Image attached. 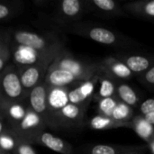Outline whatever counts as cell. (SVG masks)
<instances>
[{"label":"cell","mask_w":154,"mask_h":154,"mask_svg":"<svg viewBox=\"0 0 154 154\" xmlns=\"http://www.w3.org/2000/svg\"><path fill=\"white\" fill-rule=\"evenodd\" d=\"M65 32L89 39L93 42L121 50L136 49L141 46L136 41L110 28L92 22H78L62 29Z\"/></svg>","instance_id":"6da1fadb"},{"label":"cell","mask_w":154,"mask_h":154,"mask_svg":"<svg viewBox=\"0 0 154 154\" xmlns=\"http://www.w3.org/2000/svg\"><path fill=\"white\" fill-rule=\"evenodd\" d=\"M13 43L30 49L42 58L58 55L65 49V42L54 32H36L28 30H13Z\"/></svg>","instance_id":"7a4b0ae2"},{"label":"cell","mask_w":154,"mask_h":154,"mask_svg":"<svg viewBox=\"0 0 154 154\" xmlns=\"http://www.w3.org/2000/svg\"><path fill=\"white\" fill-rule=\"evenodd\" d=\"M50 68L69 70L88 79L104 74L101 61H88L77 58L66 48L56 56Z\"/></svg>","instance_id":"3957f363"},{"label":"cell","mask_w":154,"mask_h":154,"mask_svg":"<svg viewBox=\"0 0 154 154\" xmlns=\"http://www.w3.org/2000/svg\"><path fill=\"white\" fill-rule=\"evenodd\" d=\"M88 13L86 0H61L53 3L50 20L62 30L70 24L80 22V19Z\"/></svg>","instance_id":"277c9868"},{"label":"cell","mask_w":154,"mask_h":154,"mask_svg":"<svg viewBox=\"0 0 154 154\" xmlns=\"http://www.w3.org/2000/svg\"><path fill=\"white\" fill-rule=\"evenodd\" d=\"M29 96L25 93L18 68L14 64H8L0 72V99L7 102H23Z\"/></svg>","instance_id":"5b68a950"},{"label":"cell","mask_w":154,"mask_h":154,"mask_svg":"<svg viewBox=\"0 0 154 154\" xmlns=\"http://www.w3.org/2000/svg\"><path fill=\"white\" fill-rule=\"evenodd\" d=\"M88 107L69 103L53 119L50 128L53 130H77L85 124Z\"/></svg>","instance_id":"8992f818"},{"label":"cell","mask_w":154,"mask_h":154,"mask_svg":"<svg viewBox=\"0 0 154 154\" xmlns=\"http://www.w3.org/2000/svg\"><path fill=\"white\" fill-rule=\"evenodd\" d=\"M56 56H49L40 60L34 64L26 66L20 69H18L23 89L28 96L35 87L44 81L48 70Z\"/></svg>","instance_id":"52a82bcc"},{"label":"cell","mask_w":154,"mask_h":154,"mask_svg":"<svg viewBox=\"0 0 154 154\" xmlns=\"http://www.w3.org/2000/svg\"><path fill=\"white\" fill-rule=\"evenodd\" d=\"M47 127L46 123L31 107L29 108L25 117L13 128V132L21 139L32 144V140Z\"/></svg>","instance_id":"ba28073f"},{"label":"cell","mask_w":154,"mask_h":154,"mask_svg":"<svg viewBox=\"0 0 154 154\" xmlns=\"http://www.w3.org/2000/svg\"><path fill=\"white\" fill-rule=\"evenodd\" d=\"M114 56L125 63L136 78L146 73L154 65V54L151 53L118 51Z\"/></svg>","instance_id":"9c48e42d"},{"label":"cell","mask_w":154,"mask_h":154,"mask_svg":"<svg viewBox=\"0 0 154 154\" xmlns=\"http://www.w3.org/2000/svg\"><path fill=\"white\" fill-rule=\"evenodd\" d=\"M101 76V75H100ZM100 76H96L91 79L81 82L77 86L69 88V103L88 107L91 101L94 100L97 90Z\"/></svg>","instance_id":"30bf717a"},{"label":"cell","mask_w":154,"mask_h":154,"mask_svg":"<svg viewBox=\"0 0 154 154\" xmlns=\"http://www.w3.org/2000/svg\"><path fill=\"white\" fill-rule=\"evenodd\" d=\"M88 12L103 19L126 17L123 5L114 0H86Z\"/></svg>","instance_id":"8fae6325"},{"label":"cell","mask_w":154,"mask_h":154,"mask_svg":"<svg viewBox=\"0 0 154 154\" xmlns=\"http://www.w3.org/2000/svg\"><path fill=\"white\" fill-rule=\"evenodd\" d=\"M48 92L49 86L45 83V81H43L30 92L28 97V103L31 109L35 114H37L42 119H43L46 125L48 123L49 117Z\"/></svg>","instance_id":"7c38bea8"},{"label":"cell","mask_w":154,"mask_h":154,"mask_svg":"<svg viewBox=\"0 0 154 154\" xmlns=\"http://www.w3.org/2000/svg\"><path fill=\"white\" fill-rule=\"evenodd\" d=\"M32 144L42 145L60 154H77L75 148L67 141L45 131L39 134L32 142Z\"/></svg>","instance_id":"4fadbf2b"},{"label":"cell","mask_w":154,"mask_h":154,"mask_svg":"<svg viewBox=\"0 0 154 154\" xmlns=\"http://www.w3.org/2000/svg\"><path fill=\"white\" fill-rule=\"evenodd\" d=\"M69 90L65 88H50L48 92V127L51 126L53 119L69 103Z\"/></svg>","instance_id":"5bb4252c"},{"label":"cell","mask_w":154,"mask_h":154,"mask_svg":"<svg viewBox=\"0 0 154 154\" xmlns=\"http://www.w3.org/2000/svg\"><path fill=\"white\" fill-rule=\"evenodd\" d=\"M100 61L103 72L117 81L130 80L134 77L130 69L114 55L107 56Z\"/></svg>","instance_id":"9a60e30c"},{"label":"cell","mask_w":154,"mask_h":154,"mask_svg":"<svg viewBox=\"0 0 154 154\" xmlns=\"http://www.w3.org/2000/svg\"><path fill=\"white\" fill-rule=\"evenodd\" d=\"M123 7L128 14L154 22V0L127 2Z\"/></svg>","instance_id":"2e32d148"},{"label":"cell","mask_w":154,"mask_h":154,"mask_svg":"<svg viewBox=\"0 0 154 154\" xmlns=\"http://www.w3.org/2000/svg\"><path fill=\"white\" fill-rule=\"evenodd\" d=\"M13 55V29H2L0 32V72L3 71Z\"/></svg>","instance_id":"e0dca14e"},{"label":"cell","mask_w":154,"mask_h":154,"mask_svg":"<svg viewBox=\"0 0 154 154\" xmlns=\"http://www.w3.org/2000/svg\"><path fill=\"white\" fill-rule=\"evenodd\" d=\"M118 82L119 81L114 79L113 78H111L110 76H108L105 73L103 75H101L94 100L98 102L105 98L117 97L116 94H117Z\"/></svg>","instance_id":"ac0fdd59"},{"label":"cell","mask_w":154,"mask_h":154,"mask_svg":"<svg viewBox=\"0 0 154 154\" xmlns=\"http://www.w3.org/2000/svg\"><path fill=\"white\" fill-rule=\"evenodd\" d=\"M130 129L134 130L147 144L154 141V127L141 114L135 115L130 122Z\"/></svg>","instance_id":"d6986e66"},{"label":"cell","mask_w":154,"mask_h":154,"mask_svg":"<svg viewBox=\"0 0 154 154\" xmlns=\"http://www.w3.org/2000/svg\"><path fill=\"white\" fill-rule=\"evenodd\" d=\"M116 96L121 102L130 106L133 108H135L137 106L139 107V106L141 105V100L138 94L131 86L125 83L124 81L118 82Z\"/></svg>","instance_id":"ffe728a7"},{"label":"cell","mask_w":154,"mask_h":154,"mask_svg":"<svg viewBox=\"0 0 154 154\" xmlns=\"http://www.w3.org/2000/svg\"><path fill=\"white\" fill-rule=\"evenodd\" d=\"M88 125L93 130L104 131V130H110L116 129L120 127L130 128V123H122L115 120L112 117H106L99 115L94 116L88 123Z\"/></svg>","instance_id":"44dd1931"},{"label":"cell","mask_w":154,"mask_h":154,"mask_svg":"<svg viewBox=\"0 0 154 154\" xmlns=\"http://www.w3.org/2000/svg\"><path fill=\"white\" fill-rule=\"evenodd\" d=\"M23 10V3L19 0L3 1L0 4V20L8 22L18 16Z\"/></svg>","instance_id":"7402d4cb"},{"label":"cell","mask_w":154,"mask_h":154,"mask_svg":"<svg viewBox=\"0 0 154 154\" xmlns=\"http://www.w3.org/2000/svg\"><path fill=\"white\" fill-rule=\"evenodd\" d=\"M133 146L95 144L91 145L83 152V154H123L131 150Z\"/></svg>","instance_id":"603a6c76"},{"label":"cell","mask_w":154,"mask_h":154,"mask_svg":"<svg viewBox=\"0 0 154 154\" xmlns=\"http://www.w3.org/2000/svg\"><path fill=\"white\" fill-rule=\"evenodd\" d=\"M19 137L13 132L7 131L0 134V153H14L15 151Z\"/></svg>","instance_id":"cb8c5ba5"},{"label":"cell","mask_w":154,"mask_h":154,"mask_svg":"<svg viewBox=\"0 0 154 154\" xmlns=\"http://www.w3.org/2000/svg\"><path fill=\"white\" fill-rule=\"evenodd\" d=\"M134 116H135V114H134V108L120 101L116 108L114 111L112 118H114L115 120L118 122L130 123Z\"/></svg>","instance_id":"d4e9b609"},{"label":"cell","mask_w":154,"mask_h":154,"mask_svg":"<svg viewBox=\"0 0 154 154\" xmlns=\"http://www.w3.org/2000/svg\"><path fill=\"white\" fill-rule=\"evenodd\" d=\"M120 100L117 97H109L105 98L97 102V115L106 116V117H112L115 109L116 108Z\"/></svg>","instance_id":"484cf974"},{"label":"cell","mask_w":154,"mask_h":154,"mask_svg":"<svg viewBox=\"0 0 154 154\" xmlns=\"http://www.w3.org/2000/svg\"><path fill=\"white\" fill-rule=\"evenodd\" d=\"M141 115L154 127V98H148L139 106Z\"/></svg>","instance_id":"4316f807"},{"label":"cell","mask_w":154,"mask_h":154,"mask_svg":"<svg viewBox=\"0 0 154 154\" xmlns=\"http://www.w3.org/2000/svg\"><path fill=\"white\" fill-rule=\"evenodd\" d=\"M137 79L145 88L154 91V65L146 73L138 77Z\"/></svg>","instance_id":"83f0119b"},{"label":"cell","mask_w":154,"mask_h":154,"mask_svg":"<svg viewBox=\"0 0 154 154\" xmlns=\"http://www.w3.org/2000/svg\"><path fill=\"white\" fill-rule=\"evenodd\" d=\"M14 154H37L34 149L32 148V145L23 140L19 139L17 147Z\"/></svg>","instance_id":"f1b7e54d"},{"label":"cell","mask_w":154,"mask_h":154,"mask_svg":"<svg viewBox=\"0 0 154 154\" xmlns=\"http://www.w3.org/2000/svg\"><path fill=\"white\" fill-rule=\"evenodd\" d=\"M147 146H133V148L123 154H144Z\"/></svg>","instance_id":"f546056e"},{"label":"cell","mask_w":154,"mask_h":154,"mask_svg":"<svg viewBox=\"0 0 154 154\" xmlns=\"http://www.w3.org/2000/svg\"><path fill=\"white\" fill-rule=\"evenodd\" d=\"M148 147L151 149V151H152V152L154 154V141H152V143H150L149 144H148Z\"/></svg>","instance_id":"4dcf8cb0"},{"label":"cell","mask_w":154,"mask_h":154,"mask_svg":"<svg viewBox=\"0 0 154 154\" xmlns=\"http://www.w3.org/2000/svg\"><path fill=\"white\" fill-rule=\"evenodd\" d=\"M0 154H14V153H0Z\"/></svg>","instance_id":"1f68e13d"}]
</instances>
